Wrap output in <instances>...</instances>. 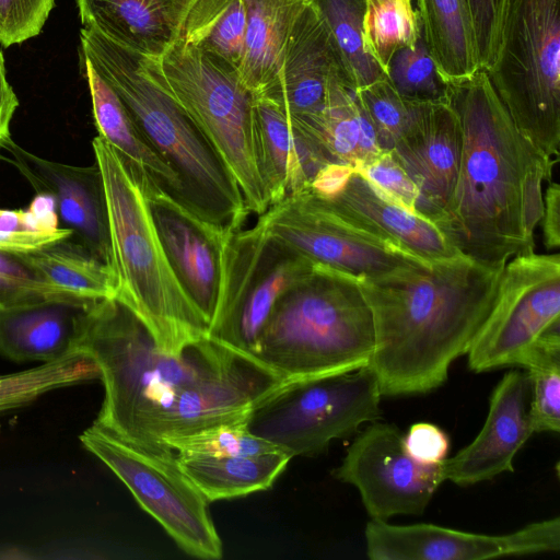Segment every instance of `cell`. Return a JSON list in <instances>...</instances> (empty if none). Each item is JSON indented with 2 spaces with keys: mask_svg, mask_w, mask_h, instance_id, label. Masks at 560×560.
Wrapping results in <instances>:
<instances>
[{
  "mask_svg": "<svg viewBox=\"0 0 560 560\" xmlns=\"http://www.w3.org/2000/svg\"><path fill=\"white\" fill-rule=\"evenodd\" d=\"M72 350L100 370L104 399L94 424L155 452L172 451L168 440L245 421L252 406L282 382L256 359L208 336L180 353L164 351L116 298L88 305Z\"/></svg>",
  "mask_w": 560,
  "mask_h": 560,
  "instance_id": "6da1fadb",
  "label": "cell"
},
{
  "mask_svg": "<svg viewBox=\"0 0 560 560\" xmlns=\"http://www.w3.org/2000/svg\"><path fill=\"white\" fill-rule=\"evenodd\" d=\"M447 101L459 122L460 159L451 196L432 222L480 262L534 252L542 182L556 160L520 132L483 69L447 84Z\"/></svg>",
  "mask_w": 560,
  "mask_h": 560,
  "instance_id": "7a4b0ae2",
  "label": "cell"
},
{
  "mask_svg": "<svg viewBox=\"0 0 560 560\" xmlns=\"http://www.w3.org/2000/svg\"><path fill=\"white\" fill-rule=\"evenodd\" d=\"M504 265L460 255L358 279L374 326L369 368L382 395L427 394L444 384L488 318Z\"/></svg>",
  "mask_w": 560,
  "mask_h": 560,
  "instance_id": "3957f363",
  "label": "cell"
},
{
  "mask_svg": "<svg viewBox=\"0 0 560 560\" xmlns=\"http://www.w3.org/2000/svg\"><path fill=\"white\" fill-rule=\"evenodd\" d=\"M81 54L116 93L138 129L177 175L184 206L229 231L249 211L219 154L171 94L150 74L142 56L93 28L80 31Z\"/></svg>",
  "mask_w": 560,
  "mask_h": 560,
  "instance_id": "277c9868",
  "label": "cell"
},
{
  "mask_svg": "<svg viewBox=\"0 0 560 560\" xmlns=\"http://www.w3.org/2000/svg\"><path fill=\"white\" fill-rule=\"evenodd\" d=\"M107 206L115 298L131 308L168 353L207 336L209 324L166 258L139 176L101 136L92 141Z\"/></svg>",
  "mask_w": 560,
  "mask_h": 560,
  "instance_id": "5b68a950",
  "label": "cell"
},
{
  "mask_svg": "<svg viewBox=\"0 0 560 560\" xmlns=\"http://www.w3.org/2000/svg\"><path fill=\"white\" fill-rule=\"evenodd\" d=\"M374 343L358 279L315 264L276 302L255 359L282 381L329 376L368 368Z\"/></svg>",
  "mask_w": 560,
  "mask_h": 560,
  "instance_id": "8992f818",
  "label": "cell"
},
{
  "mask_svg": "<svg viewBox=\"0 0 560 560\" xmlns=\"http://www.w3.org/2000/svg\"><path fill=\"white\" fill-rule=\"evenodd\" d=\"M142 61L211 143L249 213L262 214L269 202L258 168L255 97L237 71L182 38L161 58Z\"/></svg>",
  "mask_w": 560,
  "mask_h": 560,
  "instance_id": "52a82bcc",
  "label": "cell"
},
{
  "mask_svg": "<svg viewBox=\"0 0 560 560\" xmlns=\"http://www.w3.org/2000/svg\"><path fill=\"white\" fill-rule=\"evenodd\" d=\"M485 71L520 132L558 158L560 0H504L495 55Z\"/></svg>",
  "mask_w": 560,
  "mask_h": 560,
  "instance_id": "ba28073f",
  "label": "cell"
},
{
  "mask_svg": "<svg viewBox=\"0 0 560 560\" xmlns=\"http://www.w3.org/2000/svg\"><path fill=\"white\" fill-rule=\"evenodd\" d=\"M382 393L368 366L355 372L283 381L250 408L246 427L291 457L314 456L334 440L381 416Z\"/></svg>",
  "mask_w": 560,
  "mask_h": 560,
  "instance_id": "9c48e42d",
  "label": "cell"
},
{
  "mask_svg": "<svg viewBox=\"0 0 560 560\" xmlns=\"http://www.w3.org/2000/svg\"><path fill=\"white\" fill-rule=\"evenodd\" d=\"M314 265L269 235L258 222L231 232L223 248L219 296L207 336L255 359L259 336L276 302Z\"/></svg>",
  "mask_w": 560,
  "mask_h": 560,
  "instance_id": "30bf717a",
  "label": "cell"
},
{
  "mask_svg": "<svg viewBox=\"0 0 560 560\" xmlns=\"http://www.w3.org/2000/svg\"><path fill=\"white\" fill-rule=\"evenodd\" d=\"M79 439L125 483L182 550L200 559L222 557V540L209 502L183 472L175 452L135 445L94 423Z\"/></svg>",
  "mask_w": 560,
  "mask_h": 560,
  "instance_id": "8fae6325",
  "label": "cell"
},
{
  "mask_svg": "<svg viewBox=\"0 0 560 560\" xmlns=\"http://www.w3.org/2000/svg\"><path fill=\"white\" fill-rule=\"evenodd\" d=\"M257 222L269 235L314 264L357 279L429 265L400 250L308 187L270 206Z\"/></svg>",
  "mask_w": 560,
  "mask_h": 560,
  "instance_id": "7c38bea8",
  "label": "cell"
},
{
  "mask_svg": "<svg viewBox=\"0 0 560 560\" xmlns=\"http://www.w3.org/2000/svg\"><path fill=\"white\" fill-rule=\"evenodd\" d=\"M558 327L560 255L515 256L505 262L492 310L467 352L468 368H524L541 338Z\"/></svg>",
  "mask_w": 560,
  "mask_h": 560,
  "instance_id": "4fadbf2b",
  "label": "cell"
},
{
  "mask_svg": "<svg viewBox=\"0 0 560 560\" xmlns=\"http://www.w3.org/2000/svg\"><path fill=\"white\" fill-rule=\"evenodd\" d=\"M402 434L390 423L374 422L351 443L334 470L354 486L371 520L420 515L445 481L443 465H423L404 447Z\"/></svg>",
  "mask_w": 560,
  "mask_h": 560,
  "instance_id": "5bb4252c",
  "label": "cell"
},
{
  "mask_svg": "<svg viewBox=\"0 0 560 560\" xmlns=\"http://www.w3.org/2000/svg\"><path fill=\"white\" fill-rule=\"evenodd\" d=\"M364 536L366 555L372 560H485L559 551L560 518L535 522L505 535L371 520Z\"/></svg>",
  "mask_w": 560,
  "mask_h": 560,
  "instance_id": "9a60e30c",
  "label": "cell"
},
{
  "mask_svg": "<svg viewBox=\"0 0 560 560\" xmlns=\"http://www.w3.org/2000/svg\"><path fill=\"white\" fill-rule=\"evenodd\" d=\"M138 176L172 270L210 324L219 296L223 248L233 231L202 220L158 184Z\"/></svg>",
  "mask_w": 560,
  "mask_h": 560,
  "instance_id": "2e32d148",
  "label": "cell"
},
{
  "mask_svg": "<svg viewBox=\"0 0 560 560\" xmlns=\"http://www.w3.org/2000/svg\"><path fill=\"white\" fill-rule=\"evenodd\" d=\"M0 159L15 166L37 194L52 197L72 238L113 269L107 206L96 163L75 166L37 156L10 140Z\"/></svg>",
  "mask_w": 560,
  "mask_h": 560,
  "instance_id": "e0dca14e",
  "label": "cell"
},
{
  "mask_svg": "<svg viewBox=\"0 0 560 560\" xmlns=\"http://www.w3.org/2000/svg\"><path fill=\"white\" fill-rule=\"evenodd\" d=\"M527 372L511 370L494 387L483 427L471 443L442 463L445 480L467 487L513 472V460L534 433Z\"/></svg>",
  "mask_w": 560,
  "mask_h": 560,
  "instance_id": "ac0fdd59",
  "label": "cell"
},
{
  "mask_svg": "<svg viewBox=\"0 0 560 560\" xmlns=\"http://www.w3.org/2000/svg\"><path fill=\"white\" fill-rule=\"evenodd\" d=\"M462 137L448 101L418 104L415 117L389 152L419 191L418 213L430 221L448 200L455 185Z\"/></svg>",
  "mask_w": 560,
  "mask_h": 560,
  "instance_id": "d6986e66",
  "label": "cell"
},
{
  "mask_svg": "<svg viewBox=\"0 0 560 560\" xmlns=\"http://www.w3.org/2000/svg\"><path fill=\"white\" fill-rule=\"evenodd\" d=\"M337 78L349 83L328 26L312 2L287 40L278 86L265 97L277 102L288 116L304 117L324 106L329 85Z\"/></svg>",
  "mask_w": 560,
  "mask_h": 560,
  "instance_id": "ffe728a7",
  "label": "cell"
},
{
  "mask_svg": "<svg viewBox=\"0 0 560 560\" xmlns=\"http://www.w3.org/2000/svg\"><path fill=\"white\" fill-rule=\"evenodd\" d=\"M328 200L400 250L428 264L463 255L432 221L399 206L354 170Z\"/></svg>",
  "mask_w": 560,
  "mask_h": 560,
  "instance_id": "44dd1931",
  "label": "cell"
},
{
  "mask_svg": "<svg viewBox=\"0 0 560 560\" xmlns=\"http://www.w3.org/2000/svg\"><path fill=\"white\" fill-rule=\"evenodd\" d=\"M82 25L139 55L161 58L197 0H75Z\"/></svg>",
  "mask_w": 560,
  "mask_h": 560,
  "instance_id": "7402d4cb",
  "label": "cell"
},
{
  "mask_svg": "<svg viewBox=\"0 0 560 560\" xmlns=\"http://www.w3.org/2000/svg\"><path fill=\"white\" fill-rule=\"evenodd\" d=\"M255 117L258 168L270 207L308 187L328 163L273 100L256 97Z\"/></svg>",
  "mask_w": 560,
  "mask_h": 560,
  "instance_id": "603a6c76",
  "label": "cell"
},
{
  "mask_svg": "<svg viewBox=\"0 0 560 560\" xmlns=\"http://www.w3.org/2000/svg\"><path fill=\"white\" fill-rule=\"evenodd\" d=\"M91 302L48 300L0 310V354L19 363H48L62 358L72 350L81 317Z\"/></svg>",
  "mask_w": 560,
  "mask_h": 560,
  "instance_id": "cb8c5ba5",
  "label": "cell"
},
{
  "mask_svg": "<svg viewBox=\"0 0 560 560\" xmlns=\"http://www.w3.org/2000/svg\"><path fill=\"white\" fill-rule=\"evenodd\" d=\"M290 118L328 164L357 168L383 152L357 91L343 78L330 83L319 110Z\"/></svg>",
  "mask_w": 560,
  "mask_h": 560,
  "instance_id": "d4e9b609",
  "label": "cell"
},
{
  "mask_svg": "<svg viewBox=\"0 0 560 560\" xmlns=\"http://www.w3.org/2000/svg\"><path fill=\"white\" fill-rule=\"evenodd\" d=\"M246 10L244 54L237 73L254 97L278 86L290 33L313 0H243Z\"/></svg>",
  "mask_w": 560,
  "mask_h": 560,
  "instance_id": "484cf974",
  "label": "cell"
},
{
  "mask_svg": "<svg viewBox=\"0 0 560 560\" xmlns=\"http://www.w3.org/2000/svg\"><path fill=\"white\" fill-rule=\"evenodd\" d=\"M82 61L98 136L132 171L158 184L184 206L183 187L177 175L144 138L110 86L86 59L82 58Z\"/></svg>",
  "mask_w": 560,
  "mask_h": 560,
  "instance_id": "4316f807",
  "label": "cell"
},
{
  "mask_svg": "<svg viewBox=\"0 0 560 560\" xmlns=\"http://www.w3.org/2000/svg\"><path fill=\"white\" fill-rule=\"evenodd\" d=\"M176 458L183 472L210 503L269 489L292 457L278 451L252 456L177 454Z\"/></svg>",
  "mask_w": 560,
  "mask_h": 560,
  "instance_id": "83f0119b",
  "label": "cell"
},
{
  "mask_svg": "<svg viewBox=\"0 0 560 560\" xmlns=\"http://www.w3.org/2000/svg\"><path fill=\"white\" fill-rule=\"evenodd\" d=\"M422 37L446 83L480 70L468 0H417Z\"/></svg>",
  "mask_w": 560,
  "mask_h": 560,
  "instance_id": "f1b7e54d",
  "label": "cell"
},
{
  "mask_svg": "<svg viewBox=\"0 0 560 560\" xmlns=\"http://www.w3.org/2000/svg\"><path fill=\"white\" fill-rule=\"evenodd\" d=\"M52 285L82 301L116 295L114 270L72 236L23 254Z\"/></svg>",
  "mask_w": 560,
  "mask_h": 560,
  "instance_id": "f546056e",
  "label": "cell"
},
{
  "mask_svg": "<svg viewBox=\"0 0 560 560\" xmlns=\"http://www.w3.org/2000/svg\"><path fill=\"white\" fill-rule=\"evenodd\" d=\"M245 35L243 0H197L188 13L180 38L237 71Z\"/></svg>",
  "mask_w": 560,
  "mask_h": 560,
  "instance_id": "4dcf8cb0",
  "label": "cell"
},
{
  "mask_svg": "<svg viewBox=\"0 0 560 560\" xmlns=\"http://www.w3.org/2000/svg\"><path fill=\"white\" fill-rule=\"evenodd\" d=\"M324 18L345 74L358 91L387 78L369 55L363 39L365 0H313Z\"/></svg>",
  "mask_w": 560,
  "mask_h": 560,
  "instance_id": "1f68e13d",
  "label": "cell"
},
{
  "mask_svg": "<svg viewBox=\"0 0 560 560\" xmlns=\"http://www.w3.org/2000/svg\"><path fill=\"white\" fill-rule=\"evenodd\" d=\"M94 380H100L98 368L77 350L33 369L0 375V413L25 407L48 392Z\"/></svg>",
  "mask_w": 560,
  "mask_h": 560,
  "instance_id": "d6a6232c",
  "label": "cell"
},
{
  "mask_svg": "<svg viewBox=\"0 0 560 560\" xmlns=\"http://www.w3.org/2000/svg\"><path fill=\"white\" fill-rule=\"evenodd\" d=\"M362 24L365 49L386 77L393 57L422 37L412 0H365Z\"/></svg>",
  "mask_w": 560,
  "mask_h": 560,
  "instance_id": "836d02e7",
  "label": "cell"
},
{
  "mask_svg": "<svg viewBox=\"0 0 560 560\" xmlns=\"http://www.w3.org/2000/svg\"><path fill=\"white\" fill-rule=\"evenodd\" d=\"M530 384L534 433L560 431V327L548 331L524 366Z\"/></svg>",
  "mask_w": 560,
  "mask_h": 560,
  "instance_id": "e575fe53",
  "label": "cell"
},
{
  "mask_svg": "<svg viewBox=\"0 0 560 560\" xmlns=\"http://www.w3.org/2000/svg\"><path fill=\"white\" fill-rule=\"evenodd\" d=\"M72 236L59 225L54 201L36 196L26 210L0 209V249L28 254Z\"/></svg>",
  "mask_w": 560,
  "mask_h": 560,
  "instance_id": "d590c367",
  "label": "cell"
},
{
  "mask_svg": "<svg viewBox=\"0 0 560 560\" xmlns=\"http://www.w3.org/2000/svg\"><path fill=\"white\" fill-rule=\"evenodd\" d=\"M387 78L407 101L419 104L447 101V84L440 77L423 37L416 46L399 50Z\"/></svg>",
  "mask_w": 560,
  "mask_h": 560,
  "instance_id": "8d00e7d4",
  "label": "cell"
},
{
  "mask_svg": "<svg viewBox=\"0 0 560 560\" xmlns=\"http://www.w3.org/2000/svg\"><path fill=\"white\" fill-rule=\"evenodd\" d=\"M382 151H392L411 124L418 104L404 98L388 78L357 91Z\"/></svg>",
  "mask_w": 560,
  "mask_h": 560,
  "instance_id": "74e56055",
  "label": "cell"
},
{
  "mask_svg": "<svg viewBox=\"0 0 560 560\" xmlns=\"http://www.w3.org/2000/svg\"><path fill=\"white\" fill-rule=\"evenodd\" d=\"M166 446L177 454L209 456H252L280 451L250 433L246 420L221 423L172 439Z\"/></svg>",
  "mask_w": 560,
  "mask_h": 560,
  "instance_id": "f35d334b",
  "label": "cell"
},
{
  "mask_svg": "<svg viewBox=\"0 0 560 560\" xmlns=\"http://www.w3.org/2000/svg\"><path fill=\"white\" fill-rule=\"evenodd\" d=\"M48 300L82 301L49 283L23 254L0 249V310Z\"/></svg>",
  "mask_w": 560,
  "mask_h": 560,
  "instance_id": "ab89813d",
  "label": "cell"
},
{
  "mask_svg": "<svg viewBox=\"0 0 560 560\" xmlns=\"http://www.w3.org/2000/svg\"><path fill=\"white\" fill-rule=\"evenodd\" d=\"M56 0H0V45L10 47L37 36Z\"/></svg>",
  "mask_w": 560,
  "mask_h": 560,
  "instance_id": "60d3db41",
  "label": "cell"
},
{
  "mask_svg": "<svg viewBox=\"0 0 560 560\" xmlns=\"http://www.w3.org/2000/svg\"><path fill=\"white\" fill-rule=\"evenodd\" d=\"M399 206L418 213L419 191L409 175L389 151L354 168Z\"/></svg>",
  "mask_w": 560,
  "mask_h": 560,
  "instance_id": "b9f144b4",
  "label": "cell"
},
{
  "mask_svg": "<svg viewBox=\"0 0 560 560\" xmlns=\"http://www.w3.org/2000/svg\"><path fill=\"white\" fill-rule=\"evenodd\" d=\"M503 4L504 0H468L478 63L483 70L495 55Z\"/></svg>",
  "mask_w": 560,
  "mask_h": 560,
  "instance_id": "7bdbcfd3",
  "label": "cell"
},
{
  "mask_svg": "<svg viewBox=\"0 0 560 560\" xmlns=\"http://www.w3.org/2000/svg\"><path fill=\"white\" fill-rule=\"evenodd\" d=\"M407 454L423 465H439L447 458L450 439L438 425L429 422L412 424L402 436Z\"/></svg>",
  "mask_w": 560,
  "mask_h": 560,
  "instance_id": "ee69618b",
  "label": "cell"
},
{
  "mask_svg": "<svg viewBox=\"0 0 560 560\" xmlns=\"http://www.w3.org/2000/svg\"><path fill=\"white\" fill-rule=\"evenodd\" d=\"M540 222L545 246L548 249L558 248L560 245V186L556 182L549 183L547 187Z\"/></svg>",
  "mask_w": 560,
  "mask_h": 560,
  "instance_id": "f6af8a7d",
  "label": "cell"
},
{
  "mask_svg": "<svg viewBox=\"0 0 560 560\" xmlns=\"http://www.w3.org/2000/svg\"><path fill=\"white\" fill-rule=\"evenodd\" d=\"M19 107V98L7 80L4 57L0 49V152L11 140L10 124Z\"/></svg>",
  "mask_w": 560,
  "mask_h": 560,
  "instance_id": "bcb514c9",
  "label": "cell"
}]
</instances>
